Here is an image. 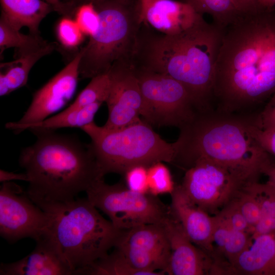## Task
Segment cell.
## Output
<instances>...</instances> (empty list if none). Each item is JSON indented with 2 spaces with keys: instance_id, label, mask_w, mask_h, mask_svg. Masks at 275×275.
<instances>
[{
  "instance_id": "6da1fadb",
  "label": "cell",
  "mask_w": 275,
  "mask_h": 275,
  "mask_svg": "<svg viewBox=\"0 0 275 275\" xmlns=\"http://www.w3.org/2000/svg\"><path fill=\"white\" fill-rule=\"evenodd\" d=\"M275 93V14L241 13L224 29L215 67V110L253 113Z\"/></svg>"
},
{
  "instance_id": "7a4b0ae2",
  "label": "cell",
  "mask_w": 275,
  "mask_h": 275,
  "mask_svg": "<svg viewBox=\"0 0 275 275\" xmlns=\"http://www.w3.org/2000/svg\"><path fill=\"white\" fill-rule=\"evenodd\" d=\"M224 30L204 18L181 34L168 35L143 22L132 65L173 77L188 90L201 112L212 111L215 67Z\"/></svg>"
},
{
  "instance_id": "3957f363",
  "label": "cell",
  "mask_w": 275,
  "mask_h": 275,
  "mask_svg": "<svg viewBox=\"0 0 275 275\" xmlns=\"http://www.w3.org/2000/svg\"><path fill=\"white\" fill-rule=\"evenodd\" d=\"M256 113L227 114L215 109L198 112L180 128L174 142L172 163L185 170L206 159L225 167L251 182L271 162L269 154L253 139L251 127Z\"/></svg>"
},
{
  "instance_id": "277c9868",
  "label": "cell",
  "mask_w": 275,
  "mask_h": 275,
  "mask_svg": "<svg viewBox=\"0 0 275 275\" xmlns=\"http://www.w3.org/2000/svg\"><path fill=\"white\" fill-rule=\"evenodd\" d=\"M36 142L23 148L19 163L29 178L33 201L67 202L102 178L90 144L53 130H31Z\"/></svg>"
},
{
  "instance_id": "5b68a950",
  "label": "cell",
  "mask_w": 275,
  "mask_h": 275,
  "mask_svg": "<svg viewBox=\"0 0 275 275\" xmlns=\"http://www.w3.org/2000/svg\"><path fill=\"white\" fill-rule=\"evenodd\" d=\"M33 202L48 215L47 234L74 274L107 255L122 231L87 198Z\"/></svg>"
},
{
  "instance_id": "8992f818",
  "label": "cell",
  "mask_w": 275,
  "mask_h": 275,
  "mask_svg": "<svg viewBox=\"0 0 275 275\" xmlns=\"http://www.w3.org/2000/svg\"><path fill=\"white\" fill-rule=\"evenodd\" d=\"M130 0H106L95 4L99 26L82 47L79 74L92 78L107 73L115 65H132L142 22L139 5Z\"/></svg>"
},
{
  "instance_id": "52a82bcc",
  "label": "cell",
  "mask_w": 275,
  "mask_h": 275,
  "mask_svg": "<svg viewBox=\"0 0 275 275\" xmlns=\"http://www.w3.org/2000/svg\"><path fill=\"white\" fill-rule=\"evenodd\" d=\"M90 138V145L102 177L107 174L124 175L130 168L147 167L161 161L173 163L175 143L163 140L151 125L140 119L117 130H107L93 122L80 128Z\"/></svg>"
},
{
  "instance_id": "ba28073f",
  "label": "cell",
  "mask_w": 275,
  "mask_h": 275,
  "mask_svg": "<svg viewBox=\"0 0 275 275\" xmlns=\"http://www.w3.org/2000/svg\"><path fill=\"white\" fill-rule=\"evenodd\" d=\"M133 68L143 97L141 116L150 125L180 129L200 112L190 92L179 81L166 74Z\"/></svg>"
},
{
  "instance_id": "9c48e42d",
  "label": "cell",
  "mask_w": 275,
  "mask_h": 275,
  "mask_svg": "<svg viewBox=\"0 0 275 275\" xmlns=\"http://www.w3.org/2000/svg\"><path fill=\"white\" fill-rule=\"evenodd\" d=\"M86 193L88 200L121 230L161 223L170 212L157 196L133 191L122 182L108 184L104 177L95 180Z\"/></svg>"
},
{
  "instance_id": "30bf717a",
  "label": "cell",
  "mask_w": 275,
  "mask_h": 275,
  "mask_svg": "<svg viewBox=\"0 0 275 275\" xmlns=\"http://www.w3.org/2000/svg\"><path fill=\"white\" fill-rule=\"evenodd\" d=\"M252 183L225 167L201 159L185 170L181 186L195 204L214 215Z\"/></svg>"
},
{
  "instance_id": "8fae6325",
  "label": "cell",
  "mask_w": 275,
  "mask_h": 275,
  "mask_svg": "<svg viewBox=\"0 0 275 275\" xmlns=\"http://www.w3.org/2000/svg\"><path fill=\"white\" fill-rule=\"evenodd\" d=\"M49 217L21 187L11 181L0 189V235L14 242L30 237L37 241L48 231Z\"/></svg>"
},
{
  "instance_id": "7c38bea8",
  "label": "cell",
  "mask_w": 275,
  "mask_h": 275,
  "mask_svg": "<svg viewBox=\"0 0 275 275\" xmlns=\"http://www.w3.org/2000/svg\"><path fill=\"white\" fill-rule=\"evenodd\" d=\"M114 249L132 267L146 275L166 274L171 252L162 223L122 230Z\"/></svg>"
},
{
  "instance_id": "4fadbf2b",
  "label": "cell",
  "mask_w": 275,
  "mask_h": 275,
  "mask_svg": "<svg viewBox=\"0 0 275 275\" xmlns=\"http://www.w3.org/2000/svg\"><path fill=\"white\" fill-rule=\"evenodd\" d=\"M81 56L80 49L72 60L33 95L22 117L6 124L15 131L19 127L42 121L65 106L76 91Z\"/></svg>"
},
{
  "instance_id": "5bb4252c",
  "label": "cell",
  "mask_w": 275,
  "mask_h": 275,
  "mask_svg": "<svg viewBox=\"0 0 275 275\" xmlns=\"http://www.w3.org/2000/svg\"><path fill=\"white\" fill-rule=\"evenodd\" d=\"M108 73L110 88L105 102L108 118L102 127L107 130H117L141 119L143 97L132 65H115Z\"/></svg>"
},
{
  "instance_id": "9a60e30c",
  "label": "cell",
  "mask_w": 275,
  "mask_h": 275,
  "mask_svg": "<svg viewBox=\"0 0 275 275\" xmlns=\"http://www.w3.org/2000/svg\"><path fill=\"white\" fill-rule=\"evenodd\" d=\"M162 223L171 252L166 274H215L214 259L190 240L171 210Z\"/></svg>"
},
{
  "instance_id": "2e32d148",
  "label": "cell",
  "mask_w": 275,
  "mask_h": 275,
  "mask_svg": "<svg viewBox=\"0 0 275 275\" xmlns=\"http://www.w3.org/2000/svg\"><path fill=\"white\" fill-rule=\"evenodd\" d=\"M170 195L172 214L180 223L190 240L213 258L215 253L212 241L213 215L195 204L181 185L175 186Z\"/></svg>"
},
{
  "instance_id": "e0dca14e",
  "label": "cell",
  "mask_w": 275,
  "mask_h": 275,
  "mask_svg": "<svg viewBox=\"0 0 275 275\" xmlns=\"http://www.w3.org/2000/svg\"><path fill=\"white\" fill-rule=\"evenodd\" d=\"M36 241L34 250L23 258L12 263H2L0 274H74L47 234Z\"/></svg>"
},
{
  "instance_id": "ac0fdd59",
  "label": "cell",
  "mask_w": 275,
  "mask_h": 275,
  "mask_svg": "<svg viewBox=\"0 0 275 275\" xmlns=\"http://www.w3.org/2000/svg\"><path fill=\"white\" fill-rule=\"evenodd\" d=\"M204 19L184 2L158 0L147 9L144 22L158 32L168 35L181 34Z\"/></svg>"
},
{
  "instance_id": "d6986e66",
  "label": "cell",
  "mask_w": 275,
  "mask_h": 275,
  "mask_svg": "<svg viewBox=\"0 0 275 275\" xmlns=\"http://www.w3.org/2000/svg\"><path fill=\"white\" fill-rule=\"evenodd\" d=\"M225 274L275 275L274 235L252 237L250 245L226 263Z\"/></svg>"
},
{
  "instance_id": "ffe728a7",
  "label": "cell",
  "mask_w": 275,
  "mask_h": 275,
  "mask_svg": "<svg viewBox=\"0 0 275 275\" xmlns=\"http://www.w3.org/2000/svg\"><path fill=\"white\" fill-rule=\"evenodd\" d=\"M54 48V44L47 42L36 49L17 54L16 60L13 61L1 63L0 96L7 95L25 86L35 63Z\"/></svg>"
},
{
  "instance_id": "44dd1931",
  "label": "cell",
  "mask_w": 275,
  "mask_h": 275,
  "mask_svg": "<svg viewBox=\"0 0 275 275\" xmlns=\"http://www.w3.org/2000/svg\"><path fill=\"white\" fill-rule=\"evenodd\" d=\"M3 14L16 29L27 27L31 34L39 35L42 20L52 10L42 0H1Z\"/></svg>"
},
{
  "instance_id": "7402d4cb",
  "label": "cell",
  "mask_w": 275,
  "mask_h": 275,
  "mask_svg": "<svg viewBox=\"0 0 275 275\" xmlns=\"http://www.w3.org/2000/svg\"><path fill=\"white\" fill-rule=\"evenodd\" d=\"M102 102H95L83 107L65 109L60 113L45 120L19 127L15 131L20 133L24 130H53L65 127H81L94 122L96 113Z\"/></svg>"
},
{
  "instance_id": "603a6c76",
  "label": "cell",
  "mask_w": 275,
  "mask_h": 275,
  "mask_svg": "<svg viewBox=\"0 0 275 275\" xmlns=\"http://www.w3.org/2000/svg\"><path fill=\"white\" fill-rule=\"evenodd\" d=\"M214 216L212 241L216 254L226 264L230 262L251 243L252 237L246 232L235 230L217 215Z\"/></svg>"
},
{
  "instance_id": "cb8c5ba5",
  "label": "cell",
  "mask_w": 275,
  "mask_h": 275,
  "mask_svg": "<svg viewBox=\"0 0 275 275\" xmlns=\"http://www.w3.org/2000/svg\"><path fill=\"white\" fill-rule=\"evenodd\" d=\"M47 42L39 35H24L15 28L3 14L0 18L1 53L6 49L14 47L20 53L36 49Z\"/></svg>"
},
{
  "instance_id": "d4e9b609",
  "label": "cell",
  "mask_w": 275,
  "mask_h": 275,
  "mask_svg": "<svg viewBox=\"0 0 275 275\" xmlns=\"http://www.w3.org/2000/svg\"><path fill=\"white\" fill-rule=\"evenodd\" d=\"M183 2L190 5L198 13L210 15L213 22L224 29L242 13L233 0H184Z\"/></svg>"
},
{
  "instance_id": "484cf974",
  "label": "cell",
  "mask_w": 275,
  "mask_h": 275,
  "mask_svg": "<svg viewBox=\"0 0 275 275\" xmlns=\"http://www.w3.org/2000/svg\"><path fill=\"white\" fill-rule=\"evenodd\" d=\"M79 274L146 275L144 272L132 267L115 249L82 269Z\"/></svg>"
},
{
  "instance_id": "4316f807",
  "label": "cell",
  "mask_w": 275,
  "mask_h": 275,
  "mask_svg": "<svg viewBox=\"0 0 275 275\" xmlns=\"http://www.w3.org/2000/svg\"><path fill=\"white\" fill-rule=\"evenodd\" d=\"M110 88L108 73L91 78L88 85L80 92L75 100L66 108L83 107L95 102H106Z\"/></svg>"
},
{
  "instance_id": "83f0119b",
  "label": "cell",
  "mask_w": 275,
  "mask_h": 275,
  "mask_svg": "<svg viewBox=\"0 0 275 275\" xmlns=\"http://www.w3.org/2000/svg\"><path fill=\"white\" fill-rule=\"evenodd\" d=\"M148 193L155 196L171 194L175 187L169 169L161 161L148 167Z\"/></svg>"
},
{
  "instance_id": "f1b7e54d",
  "label": "cell",
  "mask_w": 275,
  "mask_h": 275,
  "mask_svg": "<svg viewBox=\"0 0 275 275\" xmlns=\"http://www.w3.org/2000/svg\"><path fill=\"white\" fill-rule=\"evenodd\" d=\"M251 184L240 193L235 200L240 211L252 230L261 217L262 211L259 202L250 188Z\"/></svg>"
},
{
  "instance_id": "f546056e",
  "label": "cell",
  "mask_w": 275,
  "mask_h": 275,
  "mask_svg": "<svg viewBox=\"0 0 275 275\" xmlns=\"http://www.w3.org/2000/svg\"><path fill=\"white\" fill-rule=\"evenodd\" d=\"M57 34L60 42L66 48H72L84 41L85 35L74 20L63 18L59 22Z\"/></svg>"
},
{
  "instance_id": "4dcf8cb0",
  "label": "cell",
  "mask_w": 275,
  "mask_h": 275,
  "mask_svg": "<svg viewBox=\"0 0 275 275\" xmlns=\"http://www.w3.org/2000/svg\"><path fill=\"white\" fill-rule=\"evenodd\" d=\"M250 186L259 202L262 216L275 218V187L267 181L265 183L255 182Z\"/></svg>"
},
{
  "instance_id": "1f68e13d",
  "label": "cell",
  "mask_w": 275,
  "mask_h": 275,
  "mask_svg": "<svg viewBox=\"0 0 275 275\" xmlns=\"http://www.w3.org/2000/svg\"><path fill=\"white\" fill-rule=\"evenodd\" d=\"M74 20L85 36L90 37L97 31L99 16L94 4L91 2L81 6L76 11Z\"/></svg>"
},
{
  "instance_id": "d6a6232c",
  "label": "cell",
  "mask_w": 275,
  "mask_h": 275,
  "mask_svg": "<svg viewBox=\"0 0 275 275\" xmlns=\"http://www.w3.org/2000/svg\"><path fill=\"white\" fill-rule=\"evenodd\" d=\"M215 215L231 228L251 234L252 228L240 211L235 199Z\"/></svg>"
},
{
  "instance_id": "836d02e7",
  "label": "cell",
  "mask_w": 275,
  "mask_h": 275,
  "mask_svg": "<svg viewBox=\"0 0 275 275\" xmlns=\"http://www.w3.org/2000/svg\"><path fill=\"white\" fill-rule=\"evenodd\" d=\"M126 186L141 194L148 193V167L138 165L128 169L123 175Z\"/></svg>"
},
{
  "instance_id": "e575fe53",
  "label": "cell",
  "mask_w": 275,
  "mask_h": 275,
  "mask_svg": "<svg viewBox=\"0 0 275 275\" xmlns=\"http://www.w3.org/2000/svg\"><path fill=\"white\" fill-rule=\"evenodd\" d=\"M251 133L253 139L261 148L268 154L275 156V130L259 127L256 123V116L251 127Z\"/></svg>"
},
{
  "instance_id": "d590c367",
  "label": "cell",
  "mask_w": 275,
  "mask_h": 275,
  "mask_svg": "<svg viewBox=\"0 0 275 275\" xmlns=\"http://www.w3.org/2000/svg\"><path fill=\"white\" fill-rule=\"evenodd\" d=\"M256 123L260 128L275 130V93L264 109L257 114Z\"/></svg>"
},
{
  "instance_id": "8d00e7d4",
  "label": "cell",
  "mask_w": 275,
  "mask_h": 275,
  "mask_svg": "<svg viewBox=\"0 0 275 275\" xmlns=\"http://www.w3.org/2000/svg\"><path fill=\"white\" fill-rule=\"evenodd\" d=\"M238 9L242 13H249L260 10L257 0H233Z\"/></svg>"
},
{
  "instance_id": "74e56055",
  "label": "cell",
  "mask_w": 275,
  "mask_h": 275,
  "mask_svg": "<svg viewBox=\"0 0 275 275\" xmlns=\"http://www.w3.org/2000/svg\"><path fill=\"white\" fill-rule=\"evenodd\" d=\"M14 180L24 181L28 182L29 180L27 175L25 173H15L2 169L0 170V181L1 182L11 181Z\"/></svg>"
},
{
  "instance_id": "f35d334b",
  "label": "cell",
  "mask_w": 275,
  "mask_h": 275,
  "mask_svg": "<svg viewBox=\"0 0 275 275\" xmlns=\"http://www.w3.org/2000/svg\"><path fill=\"white\" fill-rule=\"evenodd\" d=\"M158 0H139V8L140 21H144L145 15L148 8L154 2Z\"/></svg>"
},
{
  "instance_id": "ab89813d",
  "label": "cell",
  "mask_w": 275,
  "mask_h": 275,
  "mask_svg": "<svg viewBox=\"0 0 275 275\" xmlns=\"http://www.w3.org/2000/svg\"><path fill=\"white\" fill-rule=\"evenodd\" d=\"M263 174L268 177L267 182L275 187V164L272 162L264 170Z\"/></svg>"
},
{
  "instance_id": "60d3db41",
  "label": "cell",
  "mask_w": 275,
  "mask_h": 275,
  "mask_svg": "<svg viewBox=\"0 0 275 275\" xmlns=\"http://www.w3.org/2000/svg\"><path fill=\"white\" fill-rule=\"evenodd\" d=\"M89 2L93 3L94 4L103 2L106 0H87Z\"/></svg>"
},
{
  "instance_id": "b9f144b4",
  "label": "cell",
  "mask_w": 275,
  "mask_h": 275,
  "mask_svg": "<svg viewBox=\"0 0 275 275\" xmlns=\"http://www.w3.org/2000/svg\"><path fill=\"white\" fill-rule=\"evenodd\" d=\"M274 242H275V233L274 234Z\"/></svg>"
},
{
  "instance_id": "7bdbcfd3",
  "label": "cell",
  "mask_w": 275,
  "mask_h": 275,
  "mask_svg": "<svg viewBox=\"0 0 275 275\" xmlns=\"http://www.w3.org/2000/svg\"><path fill=\"white\" fill-rule=\"evenodd\" d=\"M50 1H54L55 0H49Z\"/></svg>"
}]
</instances>
